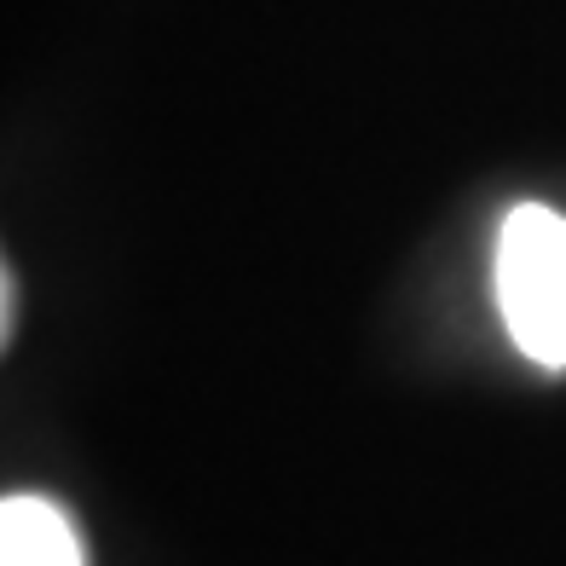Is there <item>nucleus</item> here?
Masks as SVG:
<instances>
[{"instance_id":"1","label":"nucleus","mask_w":566,"mask_h":566,"mask_svg":"<svg viewBox=\"0 0 566 566\" xmlns=\"http://www.w3.org/2000/svg\"><path fill=\"white\" fill-rule=\"evenodd\" d=\"M497 306L514 347L532 365H566V220L544 202H521L497 238Z\"/></svg>"},{"instance_id":"2","label":"nucleus","mask_w":566,"mask_h":566,"mask_svg":"<svg viewBox=\"0 0 566 566\" xmlns=\"http://www.w3.org/2000/svg\"><path fill=\"white\" fill-rule=\"evenodd\" d=\"M0 566H82L75 526L46 497H7V509H0Z\"/></svg>"}]
</instances>
